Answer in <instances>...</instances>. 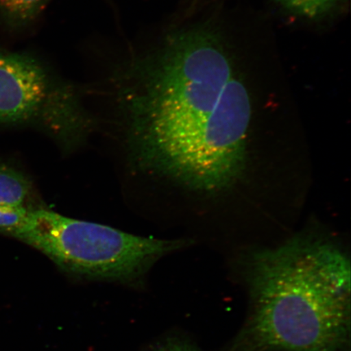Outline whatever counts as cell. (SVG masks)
<instances>
[{"label": "cell", "mask_w": 351, "mask_h": 351, "mask_svg": "<svg viewBox=\"0 0 351 351\" xmlns=\"http://www.w3.org/2000/svg\"><path fill=\"white\" fill-rule=\"evenodd\" d=\"M45 71L29 57L0 53V123L27 121L45 102Z\"/></svg>", "instance_id": "cell-5"}, {"label": "cell", "mask_w": 351, "mask_h": 351, "mask_svg": "<svg viewBox=\"0 0 351 351\" xmlns=\"http://www.w3.org/2000/svg\"><path fill=\"white\" fill-rule=\"evenodd\" d=\"M249 308L229 351H346L350 258L331 241L298 235L245 257Z\"/></svg>", "instance_id": "cell-1"}, {"label": "cell", "mask_w": 351, "mask_h": 351, "mask_svg": "<svg viewBox=\"0 0 351 351\" xmlns=\"http://www.w3.org/2000/svg\"><path fill=\"white\" fill-rule=\"evenodd\" d=\"M48 0H0V13L16 24H26L39 15Z\"/></svg>", "instance_id": "cell-7"}, {"label": "cell", "mask_w": 351, "mask_h": 351, "mask_svg": "<svg viewBox=\"0 0 351 351\" xmlns=\"http://www.w3.org/2000/svg\"><path fill=\"white\" fill-rule=\"evenodd\" d=\"M191 343L188 341L176 340L169 341L158 351H189Z\"/></svg>", "instance_id": "cell-10"}, {"label": "cell", "mask_w": 351, "mask_h": 351, "mask_svg": "<svg viewBox=\"0 0 351 351\" xmlns=\"http://www.w3.org/2000/svg\"><path fill=\"white\" fill-rule=\"evenodd\" d=\"M251 118L249 91L234 74L178 181L203 192L221 191L238 182L245 168Z\"/></svg>", "instance_id": "cell-4"}, {"label": "cell", "mask_w": 351, "mask_h": 351, "mask_svg": "<svg viewBox=\"0 0 351 351\" xmlns=\"http://www.w3.org/2000/svg\"><path fill=\"white\" fill-rule=\"evenodd\" d=\"M191 351H201L199 348H197L196 346L194 345L193 346V348H191Z\"/></svg>", "instance_id": "cell-11"}, {"label": "cell", "mask_w": 351, "mask_h": 351, "mask_svg": "<svg viewBox=\"0 0 351 351\" xmlns=\"http://www.w3.org/2000/svg\"><path fill=\"white\" fill-rule=\"evenodd\" d=\"M135 72L129 98L132 130L138 152L152 166L194 141L234 74L221 38L204 28L170 37Z\"/></svg>", "instance_id": "cell-2"}, {"label": "cell", "mask_w": 351, "mask_h": 351, "mask_svg": "<svg viewBox=\"0 0 351 351\" xmlns=\"http://www.w3.org/2000/svg\"><path fill=\"white\" fill-rule=\"evenodd\" d=\"M29 209L0 204V234L11 236L23 223Z\"/></svg>", "instance_id": "cell-9"}, {"label": "cell", "mask_w": 351, "mask_h": 351, "mask_svg": "<svg viewBox=\"0 0 351 351\" xmlns=\"http://www.w3.org/2000/svg\"><path fill=\"white\" fill-rule=\"evenodd\" d=\"M32 191L28 179L19 171L0 165V204L24 206Z\"/></svg>", "instance_id": "cell-6"}, {"label": "cell", "mask_w": 351, "mask_h": 351, "mask_svg": "<svg viewBox=\"0 0 351 351\" xmlns=\"http://www.w3.org/2000/svg\"><path fill=\"white\" fill-rule=\"evenodd\" d=\"M287 10L296 14L317 19L330 12L342 0H276Z\"/></svg>", "instance_id": "cell-8"}, {"label": "cell", "mask_w": 351, "mask_h": 351, "mask_svg": "<svg viewBox=\"0 0 351 351\" xmlns=\"http://www.w3.org/2000/svg\"><path fill=\"white\" fill-rule=\"evenodd\" d=\"M11 236L69 274L122 283L138 282L158 260L188 244L185 240L145 238L47 209L29 210Z\"/></svg>", "instance_id": "cell-3"}]
</instances>
